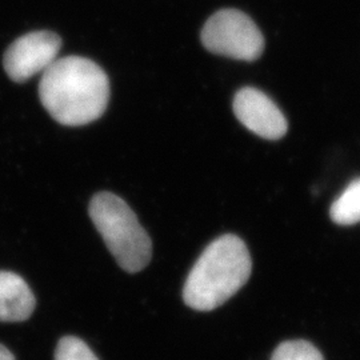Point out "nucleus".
<instances>
[{
  "instance_id": "7",
  "label": "nucleus",
  "mask_w": 360,
  "mask_h": 360,
  "mask_svg": "<svg viewBox=\"0 0 360 360\" xmlns=\"http://www.w3.org/2000/svg\"><path fill=\"white\" fill-rule=\"evenodd\" d=\"M35 306V296L25 279L10 271H0V322H25Z\"/></svg>"
},
{
  "instance_id": "5",
  "label": "nucleus",
  "mask_w": 360,
  "mask_h": 360,
  "mask_svg": "<svg viewBox=\"0 0 360 360\" xmlns=\"http://www.w3.org/2000/svg\"><path fill=\"white\" fill-rule=\"evenodd\" d=\"M62 47V39L51 31H35L16 39L7 49L3 65L11 80L25 83L44 72L56 60Z\"/></svg>"
},
{
  "instance_id": "4",
  "label": "nucleus",
  "mask_w": 360,
  "mask_h": 360,
  "mask_svg": "<svg viewBox=\"0 0 360 360\" xmlns=\"http://www.w3.org/2000/svg\"><path fill=\"white\" fill-rule=\"evenodd\" d=\"M202 43L207 50L231 59L254 62L264 50V38L257 25L238 10H220L202 30Z\"/></svg>"
},
{
  "instance_id": "8",
  "label": "nucleus",
  "mask_w": 360,
  "mask_h": 360,
  "mask_svg": "<svg viewBox=\"0 0 360 360\" xmlns=\"http://www.w3.org/2000/svg\"><path fill=\"white\" fill-rule=\"evenodd\" d=\"M330 217L336 224L352 226L360 221V178L352 180L347 188L335 200Z\"/></svg>"
},
{
  "instance_id": "3",
  "label": "nucleus",
  "mask_w": 360,
  "mask_h": 360,
  "mask_svg": "<svg viewBox=\"0 0 360 360\" xmlns=\"http://www.w3.org/2000/svg\"><path fill=\"white\" fill-rule=\"evenodd\" d=\"M90 218L123 270L135 274L150 263L153 242L123 199L111 193H96L91 199Z\"/></svg>"
},
{
  "instance_id": "6",
  "label": "nucleus",
  "mask_w": 360,
  "mask_h": 360,
  "mask_svg": "<svg viewBox=\"0 0 360 360\" xmlns=\"http://www.w3.org/2000/svg\"><path fill=\"white\" fill-rule=\"evenodd\" d=\"M233 112L245 129L257 136L278 141L287 134L288 123L279 107L257 89L239 91L233 99Z\"/></svg>"
},
{
  "instance_id": "9",
  "label": "nucleus",
  "mask_w": 360,
  "mask_h": 360,
  "mask_svg": "<svg viewBox=\"0 0 360 360\" xmlns=\"http://www.w3.org/2000/svg\"><path fill=\"white\" fill-rule=\"evenodd\" d=\"M271 360H324L319 349L306 340H288L279 345Z\"/></svg>"
},
{
  "instance_id": "10",
  "label": "nucleus",
  "mask_w": 360,
  "mask_h": 360,
  "mask_svg": "<svg viewBox=\"0 0 360 360\" xmlns=\"http://www.w3.org/2000/svg\"><path fill=\"white\" fill-rule=\"evenodd\" d=\"M55 360H99L91 348L77 336H65L58 343Z\"/></svg>"
},
{
  "instance_id": "1",
  "label": "nucleus",
  "mask_w": 360,
  "mask_h": 360,
  "mask_svg": "<svg viewBox=\"0 0 360 360\" xmlns=\"http://www.w3.org/2000/svg\"><path fill=\"white\" fill-rule=\"evenodd\" d=\"M39 98L53 120L63 126H84L103 115L110 84L103 70L90 59H56L39 83Z\"/></svg>"
},
{
  "instance_id": "11",
  "label": "nucleus",
  "mask_w": 360,
  "mask_h": 360,
  "mask_svg": "<svg viewBox=\"0 0 360 360\" xmlns=\"http://www.w3.org/2000/svg\"><path fill=\"white\" fill-rule=\"evenodd\" d=\"M0 360H15L13 352L3 345H0Z\"/></svg>"
},
{
  "instance_id": "2",
  "label": "nucleus",
  "mask_w": 360,
  "mask_h": 360,
  "mask_svg": "<svg viewBox=\"0 0 360 360\" xmlns=\"http://www.w3.org/2000/svg\"><path fill=\"white\" fill-rule=\"evenodd\" d=\"M252 262L245 242L235 235H223L210 243L183 288L184 303L196 311H211L224 304L245 285Z\"/></svg>"
}]
</instances>
